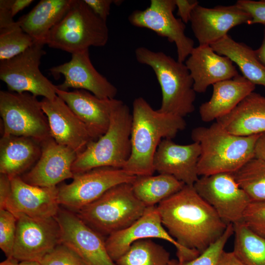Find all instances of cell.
<instances>
[{
    "label": "cell",
    "mask_w": 265,
    "mask_h": 265,
    "mask_svg": "<svg viewBox=\"0 0 265 265\" xmlns=\"http://www.w3.org/2000/svg\"><path fill=\"white\" fill-rule=\"evenodd\" d=\"M152 238L165 240L177 249L178 262L190 261L200 255L196 251L182 246L163 226L157 206L147 207L143 215L133 223L107 237L105 240L108 253L116 262L135 241Z\"/></svg>",
    "instance_id": "cell-13"
},
{
    "label": "cell",
    "mask_w": 265,
    "mask_h": 265,
    "mask_svg": "<svg viewBox=\"0 0 265 265\" xmlns=\"http://www.w3.org/2000/svg\"><path fill=\"white\" fill-rule=\"evenodd\" d=\"M236 4L250 15L248 25L261 24L265 26V0H238Z\"/></svg>",
    "instance_id": "cell-38"
},
{
    "label": "cell",
    "mask_w": 265,
    "mask_h": 265,
    "mask_svg": "<svg viewBox=\"0 0 265 265\" xmlns=\"http://www.w3.org/2000/svg\"><path fill=\"white\" fill-rule=\"evenodd\" d=\"M250 15L236 4L207 8L198 4L193 10L190 22L199 45L216 42L233 27L250 20Z\"/></svg>",
    "instance_id": "cell-18"
},
{
    "label": "cell",
    "mask_w": 265,
    "mask_h": 265,
    "mask_svg": "<svg viewBox=\"0 0 265 265\" xmlns=\"http://www.w3.org/2000/svg\"><path fill=\"white\" fill-rule=\"evenodd\" d=\"M41 153L40 142L33 138L3 135L0 140V173L10 178L21 176L35 165Z\"/></svg>",
    "instance_id": "cell-26"
},
{
    "label": "cell",
    "mask_w": 265,
    "mask_h": 265,
    "mask_svg": "<svg viewBox=\"0 0 265 265\" xmlns=\"http://www.w3.org/2000/svg\"><path fill=\"white\" fill-rule=\"evenodd\" d=\"M132 114L131 153L123 169L135 176L152 175L161 141L175 137L186 123L183 117L155 110L141 97L133 101Z\"/></svg>",
    "instance_id": "cell-2"
},
{
    "label": "cell",
    "mask_w": 265,
    "mask_h": 265,
    "mask_svg": "<svg viewBox=\"0 0 265 265\" xmlns=\"http://www.w3.org/2000/svg\"><path fill=\"white\" fill-rule=\"evenodd\" d=\"M169 253L151 239L134 242L116 262L117 265H169Z\"/></svg>",
    "instance_id": "cell-31"
},
{
    "label": "cell",
    "mask_w": 265,
    "mask_h": 265,
    "mask_svg": "<svg viewBox=\"0 0 265 265\" xmlns=\"http://www.w3.org/2000/svg\"><path fill=\"white\" fill-rule=\"evenodd\" d=\"M0 265H20V261L14 257L10 256L0 262Z\"/></svg>",
    "instance_id": "cell-47"
},
{
    "label": "cell",
    "mask_w": 265,
    "mask_h": 265,
    "mask_svg": "<svg viewBox=\"0 0 265 265\" xmlns=\"http://www.w3.org/2000/svg\"><path fill=\"white\" fill-rule=\"evenodd\" d=\"M201 148L196 142L181 145L171 139H163L154 158L155 171L174 177L186 185L193 186L198 180V163Z\"/></svg>",
    "instance_id": "cell-22"
},
{
    "label": "cell",
    "mask_w": 265,
    "mask_h": 265,
    "mask_svg": "<svg viewBox=\"0 0 265 265\" xmlns=\"http://www.w3.org/2000/svg\"><path fill=\"white\" fill-rule=\"evenodd\" d=\"M234 252L246 265H265V238L242 222L233 225Z\"/></svg>",
    "instance_id": "cell-30"
},
{
    "label": "cell",
    "mask_w": 265,
    "mask_h": 265,
    "mask_svg": "<svg viewBox=\"0 0 265 265\" xmlns=\"http://www.w3.org/2000/svg\"><path fill=\"white\" fill-rule=\"evenodd\" d=\"M185 64L198 93H205L211 85L239 75L229 58L218 54L209 45L194 47Z\"/></svg>",
    "instance_id": "cell-23"
},
{
    "label": "cell",
    "mask_w": 265,
    "mask_h": 265,
    "mask_svg": "<svg viewBox=\"0 0 265 265\" xmlns=\"http://www.w3.org/2000/svg\"><path fill=\"white\" fill-rule=\"evenodd\" d=\"M33 44L32 39L17 21L9 26L0 29V60L10 59Z\"/></svg>",
    "instance_id": "cell-33"
},
{
    "label": "cell",
    "mask_w": 265,
    "mask_h": 265,
    "mask_svg": "<svg viewBox=\"0 0 265 265\" xmlns=\"http://www.w3.org/2000/svg\"><path fill=\"white\" fill-rule=\"evenodd\" d=\"M132 114L123 102L112 112L106 132L91 141L77 156L72 166L74 174L102 167H124L131 153Z\"/></svg>",
    "instance_id": "cell-5"
},
{
    "label": "cell",
    "mask_w": 265,
    "mask_h": 265,
    "mask_svg": "<svg viewBox=\"0 0 265 265\" xmlns=\"http://www.w3.org/2000/svg\"><path fill=\"white\" fill-rule=\"evenodd\" d=\"M233 234V225L229 224L223 234L196 258L182 263L172 260L169 265H217L226 243Z\"/></svg>",
    "instance_id": "cell-34"
},
{
    "label": "cell",
    "mask_w": 265,
    "mask_h": 265,
    "mask_svg": "<svg viewBox=\"0 0 265 265\" xmlns=\"http://www.w3.org/2000/svg\"><path fill=\"white\" fill-rule=\"evenodd\" d=\"M73 0H41L17 22L34 44L44 45L50 31L67 13Z\"/></svg>",
    "instance_id": "cell-27"
},
{
    "label": "cell",
    "mask_w": 265,
    "mask_h": 265,
    "mask_svg": "<svg viewBox=\"0 0 265 265\" xmlns=\"http://www.w3.org/2000/svg\"><path fill=\"white\" fill-rule=\"evenodd\" d=\"M11 192L10 178L2 174L0 175V210L5 209Z\"/></svg>",
    "instance_id": "cell-42"
},
{
    "label": "cell",
    "mask_w": 265,
    "mask_h": 265,
    "mask_svg": "<svg viewBox=\"0 0 265 265\" xmlns=\"http://www.w3.org/2000/svg\"><path fill=\"white\" fill-rule=\"evenodd\" d=\"M54 217L59 226L61 243L73 249L87 265H117L109 255L103 236L77 213L59 209Z\"/></svg>",
    "instance_id": "cell-15"
},
{
    "label": "cell",
    "mask_w": 265,
    "mask_h": 265,
    "mask_svg": "<svg viewBox=\"0 0 265 265\" xmlns=\"http://www.w3.org/2000/svg\"><path fill=\"white\" fill-rule=\"evenodd\" d=\"M136 60L150 66L160 86L162 100L158 110L184 118L195 109L196 92L193 80L184 62L175 60L162 52H155L144 47L136 48Z\"/></svg>",
    "instance_id": "cell-4"
},
{
    "label": "cell",
    "mask_w": 265,
    "mask_h": 265,
    "mask_svg": "<svg viewBox=\"0 0 265 265\" xmlns=\"http://www.w3.org/2000/svg\"><path fill=\"white\" fill-rule=\"evenodd\" d=\"M12 0H0V29L9 26L15 23L11 12Z\"/></svg>",
    "instance_id": "cell-41"
},
{
    "label": "cell",
    "mask_w": 265,
    "mask_h": 265,
    "mask_svg": "<svg viewBox=\"0 0 265 265\" xmlns=\"http://www.w3.org/2000/svg\"><path fill=\"white\" fill-rule=\"evenodd\" d=\"M20 265H42L41 263L37 261H25L20 262Z\"/></svg>",
    "instance_id": "cell-48"
},
{
    "label": "cell",
    "mask_w": 265,
    "mask_h": 265,
    "mask_svg": "<svg viewBox=\"0 0 265 265\" xmlns=\"http://www.w3.org/2000/svg\"><path fill=\"white\" fill-rule=\"evenodd\" d=\"M176 8L175 0H151L147 8L133 11L128 20L134 26L150 29L174 43L177 60L184 62L194 49V43L185 34V24L174 16Z\"/></svg>",
    "instance_id": "cell-12"
},
{
    "label": "cell",
    "mask_w": 265,
    "mask_h": 265,
    "mask_svg": "<svg viewBox=\"0 0 265 265\" xmlns=\"http://www.w3.org/2000/svg\"><path fill=\"white\" fill-rule=\"evenodd\" d=\"M33 0H12L11 4V12L14 17L18 12L28 6Z\"/></svg>",
    "instance_id": "cell-45"
},
{
    "label": "cell",
    "mask_w": 265,
    "mask_h": 265,
    "mask_svg": "<svg viewBox=\"0 0 265 265\" xmlns=\"http://www.w3.org/2000/svg\"><path fill=\"white\" fill-rule=\"evenodd\" d=\"M17 218L6 209L0 210V248L6 257L12 256Z\"/></svg>",
    "instance_id": "cell-35"
},
{
    "label": "cell",
    "mask_w": 265,
    "mask_h": 265,
    "mask_svg": "<svg viewBox=\"0 0 265 265\" xmlns=\"http://www.w3.org/2000/svg\"><path fill=\"white\" fill-rule=\"evenodd\" d=\"M210 99L201 104L199 113L202 121L210 122L230 113L246 96L254 91L255 85L240 75L212 85Z\"/></svg>",
    "instance_id": "cell-24"
},
{
    "label": "cell",
    "mask_w": 265,
    "mask_h": 265,
    "mask_svg": "<svg viewBox=\"0 0 265 265\" xmlns=\"http://www.w3.org/2000/svg\"><path fill=\"white\" fill-rule=\"evenodd\" d=\"M0 114L2 136L27 137L40 143L52 137L41 102L29 93L0 91Z\"/></svg>",
    "instance_id": "cell-8"
},
{
    "label": "cell",
    "mask_w": 265,
    "mask_h": 265,
    "mask_svg": "<svg viewBox=\"0 0 265 265\" xmlns=\"http://www.w3.org/2000/svg\"><path fill=\"white\" fill-rule=\"evenodd\" d=\"M146 208L134 194L132 183H123L108 189L77 214L102 236L108 237L133 223Z\"/></svg>",
    "instance_id": "cell-6"
},
{
    "label": "cell",
    "mask_w": 265,
    "mask_h": 265,
    "mask_svg": "<svg viewBox=\"0 0 265 265\" xmlns=\"http://www.w3.org/2000/svg\"><path fill=\"white\" fill-rule=\"evenodd\" d=\"M91 10L105 21L109 15L111 5L114 0H83Z\"/></svg>",
    "instance_id": "cell-39"
},
{
    "label": "cell",
    "mask_w": 265,
    "mask_h": 265,
    "mask_svg": "<svg viewBox=\"0 0 265 265\" xmlns=\"http://www.w3.org/2000/svg\"><path fill=\"white\" fill-rule=\"evenodd\" d=\"M260 134L235 135L217 122L209 127L194 128L191 137L201 148L197 167L199 176L232 173L238 170L255 157V145Z\"/></svg>",
    "instance_id": "cell-3"
},
{
    "label": "cell",
    "mask_w": 265,
    "mask_h": 265,
    "mask_svg": "<svg viewBox=\"0 0 265 265\" xmlns=\"http://www.w3.org/2000/svg\"><path fill=\"white\" fill-rule=\"evenodd\" d=\"M251 202L265 201V161L254 157L232 173Z\"/></svg>",
    "instance_id": "cell-32"
},
{
    "label": "cell",
    "mask_w": 265,
    "mask_h": 265,
    "mask_svg": "<svg viewBox=\"0 0 265 265\" xmlns=\"http://www.w3.org/2000/svg\"><path fill=\"white\" fill-rule=\"evenodd\" d=\"M49 71L54 75H63V82L56 85L59 90H85L101 99H113L117 94V88L92 64L89 49L72 53L69 61L53 67Z\"/></svg>",
    "instance_id": "cell-16"
},
{
    "label": "cell",
    "mask_w": 265,
    "mask_h": 265,
    "mask_svg": "<svg viewBox=\"0 0 265 265\" xmlns=\"http://www.w3.org/2000/svg\"><path fill=\"white\" fill-rule=\"evenodd\" d=\"M42 265H87L73 249L61 243L40 262Z\"/></svg>",
    "instance_id": "cell-36"
},
{
    "label": "cell",
    "mask_w": 265,
    "mask_h": 265,
    "mask_svg": "<svg viewBox=\"0 0 265 265\" xmlns=\"http://www.w3.org/2000/svg\"><path fill=\"white\" fill-rule=\"evenodd\" d=\"M193 187L226 224L242 221L244 212L251 201L232 173L201 176Z\"/></svg>",
    "instance_id": "cell-11"
},
{
    "label": "cell",
    "mask_w": 265,
    "mask_h": 265,
    "mask_svg": "<svg viewBox=\"0 0 265 265\" xmlns=\"http://www.w3.org/2000/svg\"><path fill=\"white\" fill-rule=\"evenodd\" d=\"M11 192L5 209L15 216L33 218L54 217L59 210L58 187H41L25 182L21 176L10 178Z\"/></svg>",
    "instance_id": "cell-20"
},
{
    "label": "cell",
    "mask_w": 265,
    "mask_h": 265,
    "mask_svg": "<svg viewBox=\"0 0 265 265\" xmlns=\"http://www.w3.org/2000/svg\"><path fill=\"white\" fill-rule=\"evenodd\" d=\"M108 37L106 22L83 0H73L67 13L50 31L46 44L72 54L91 46H105Z\"/></svg>",
    "instance_id": "cell-7"
},
{
    "label": "cell",
    "mask_w": 265,
    "mask_h": 265,
    "mask_svg": "<svg viewBox=\"0 0 265 265\" xmlns=\"http://www.w3.org/2000/svg\"><path fill=\"white\" fill-rule=\"evenodd\" d=\"M255 157L265 161V132L258 137L255 147Z\"/></svg>",
    "instance_id": "cell-44"
},
{
    "label": "cell",
    "mask_w": 265,
    "mask_h": 265,
    "mask_svg": "<svg viewBox=\"0 0 265 265\" xmlns=\"http://www.w3.org/2000/svg\"><path fill=\"white\" fill-rule=\"evenodd\" d=\"M231 133L250 136L265 132V96L251 93L230 113L216 120Z\"/></svg>",
    "instance_id": "cell-25"
},
{
    "label": "cell",
    "mask_w": 265,
    "mask_h": 265,
    "mask_svg": "<svg viewBox=\"0 0 265 265\" xmlns=\"http://www.w3.org/2000/svg\"><path fill=\"white\" fill-rule=\"evenodd\" d=\"M255 53L258 60L265 67V26L262 43L260 47L255 50Z\"/></svg>",
    "instance_id": "cell-46"
},
{
    "label": "cell",
    "mask_w": 265,
    "mask_h": 265,
    "mask_svg": "<svg viewBox=\"0 0 265 265\" xmlns=\"http://www.w3.org/2000/svg\"><path fill=\"white\" fill-rule=\"evenodd\" d=\"M214 52L229 58L239 67L243 76L254 85L265 87V67L256 57L255 50L228 34L210 45Z\"/></svg>",
    "instance_id": "cell-28"
},
{
    "label": "cell",
    "mask_w": 265,
    "mask_h": 265,
    "mask_svg": "<svg viewBox=\"0 0 265 265\" xmlns=\"http://www.w3.org/2000/svg\"><path fill=\"white\" fill-rule=\"evenodd\" d=\"M175 2L177 8V15L185 24L190 22L191 13L199 2L196 0H175Z\"/></svg>",
    "instance_id": "cell-40"
},
{
    "label": "cell",
    "mask_w": 265,
    "mask_h": 265,
    "mask_svg": "<svg viewBox=\"0 0 265 265\" xmlns=\"http://www.w3.org/2000/svg\"><path fill=\"white\" fill-rule=\"evenodd\" d=\"M136 176L122 168H95L74 174L73 181L58 187L59 205L78 212L96 201L111 187L123 183H132Z\"/></svg>",
    "instance_id": "cell-10"
},
{
    "label": "cell",
    "mask_w": 265,
    "mask_h": 265,
    "mask_svg": "<svg viewBox=\"0 0 265 265\" xmlns=\"http://www.w3.org/2000/svg\"><path fill=\"white\" fill-rule=\"evenodd\" d=\"M242 222L254 232L265 238V201L251 202L244 212Z\"/></svg>",
    "instance_id": "cell-37"
},
{
    "label": "cell",
    "mask_w": 265,
    "mask_h": 265,
    "mask_svg": "<svg viewBox=\"0 0 265 265\" xmlns=\"http://www.w3.org/2000/svg\"><path fill=\"white\" fill-rule=\"evenodd\" d=\"M42 108L49 122L52 137L77 155L94 140L84 124L57 96L53 100L43 98Z\"/></svg>",
    "instance_id": "cell-21"
},
{
    "label": "cell",
    "mask_w": 265,
    "mask_h": 265,
    "mask_svg": "<svg viewBox=\"0 0 265 265\" xmlns=\"http://www.w3.org/2000/svg\"><path fill=\"white\" fill-rule=\"evenodd\" d=\"M56 93L84 124L94 140L106 132L112 112L123 102L115 98H99L82 89L68 91L56 87Z\"/></svg>",
    "instance_id": "cell-19"
},
{
    "label": "cell",
    "mask_w": 265,
    "mask_h": 265,
    "mask_svg": "<svg viewBox=\"0 0 265 265\" xmlns=\"http://www.w3.org/2000/svg\"><path fill=\"white\" fill-rule=\"evenodd\" d=\"M185 185L174 177L164 174L136 176L132 183L134 194L146 207L156 206Z\"/></svg>",
    "instance_id": "cell-29"
},
{
    "label": "cell",
    "mask_w": 265,
    "mask_h": 265,
    "mask_svg": "<svg viewBox=\"0 0 265 265\" xmlns=\"http://www.w3.org/2000/svg\"><path fill=\"white\" fill-rule=\"evenodd\" d=\"M43 46L34 44L23 53L0 61V79L10 91L28 92L49 100L57 96L56 86L39 69L41 58L46 54Z\"/></svg>",
    "instance_id": "cell-9"
},
{
    "label": "cell",
    "mask_w": 265,
    "mask_h": 265,
    "mask_svg": "<svg viewBox=\"0 0 265 265\" xmlns=\"http://www.w3.org/2000/svg\"><path fill=\"white\" fill-rule=\"evenodd\" d=\"M41 155L30 170L21 176L26 183L41 187H54L73 179L72 166L77 154L57 143L52 137L40 143Z\"/></svg>",
    "instance_id": "cell-17"
},
{
    "label": "cell",
    "mask_w": 265,
    "mask_h": 265,
    "mask_svg": "<svg viewBox=\"0 0 265 265\" xmlns=\"http://www.w3.org/2000/svg\"><path fill=\"white\" fill-rule=\"evenodd\" d=\"M217 265H246L234 252L223 250L221 253Z\"/></svg>",
    "instance_id": "cell-43"
},
{
    "label": "cell",
    "mask_w": 265,
    "mask_h": 265,
    "mask_svg": "<svg viewBox=\"0 0 265 265\" xmlns=\"http://www.w3.org/2000/svg\"><path fill=\"white\" fill-rule=\"evenodd\" d=\"M17 229L12 256L20 262L41 260L61 243L60 230L54 217L39 218L15 216Z\"/></svg>",
    "instance_id": "cell-14"
},
{
    "label": "cell",
    "mask_w": 265,
    "mask_h": 265,
    "mask_svg": "<svg viewBox=\"0 0 265 265\" xmlns=\"http://www.w3.org/2000/svg\"><path fill=\"white\" fill-rule=\"evenodd\" d=\"M157 208L170 236L183 247L200 254L223 234L228 225L193 186L185 185Z\"/></svg>",
    "instance_id": "cell-1"
}]
</instances>
